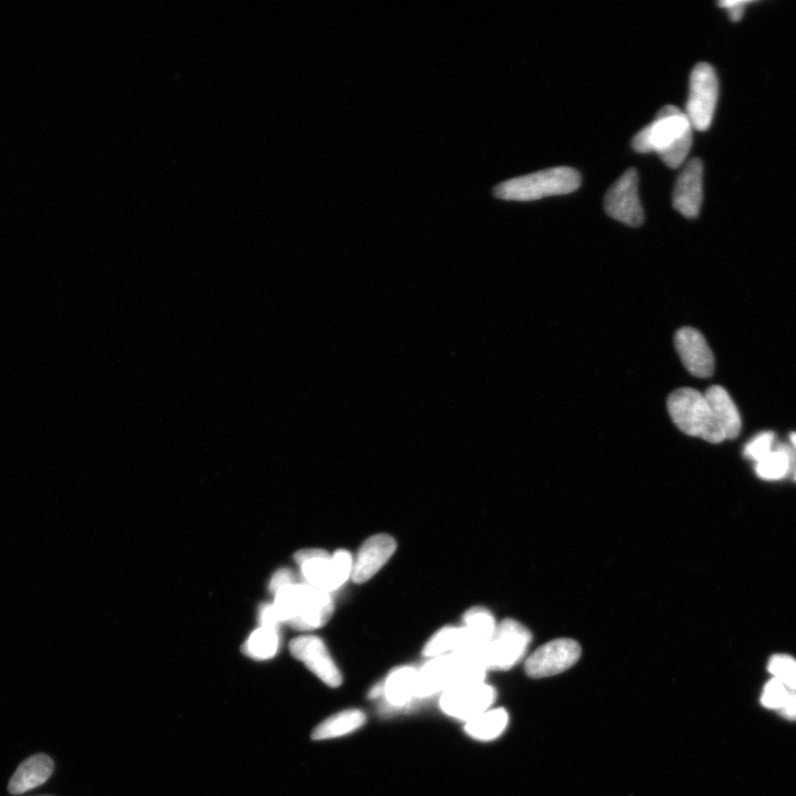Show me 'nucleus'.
<instances>
[{
  "instance_id": "0eeeda50",
  "label": "nucleus",
  "mask_w": 796,
  "mask_h": 796,
  "mask_svg": "<svg viewBox=\"0 0 796 796\" xmlns=\"http://www.w3.org/2000/svg\"><path fill=\"white\" fill-rule=\"evenodd\" d=\"M532 641L526 626L515 620H505L487 646L474 652L488 670H509L525 657Z\"/></svg>"
},
{
  "instance_id": "20e7f679",
  "label": "nucleus",
  "mask_w": 796,
  "mask_h": 796,
  "mask_svg": "<svg viewBox=\"0 0 796 796\" xmlns=\"http://www.w3.org/2000/svg\"><path fill=\"white\" fill-rule=\"evenodd\" d=\"M667 407L673 422L684 434L712 444L728 441L705 393L689 387L679 389L669 395Z\"/></svg>"
},
{
  "instance_id": "2eb2a0df",
  "label": "nucleus",
  "mask_w": 796,
  "mask_h": 796,
  "mask_svg": "<svg viewBox=\"0 0 796 796\" xmlns=\"http://www.w3.org/2000/svg\"><path fill=\"white\" fill-rule=\"evenodd\" d=\"M396 547L389 534H376L366 540L354 560L352 580L358 584L371 580L392 558Z\"/></svg>"
},
{
  "instance_id": "9d476101",
  "label": "nucleus",
  "mask_w": 796,
  "mask_h": 796,
  "mask_svg": "<svg viewBox=\"0 0 796 796\" xmlns=\"http://www.w3.org/2000/svg\"><path fill=\"white\" fill-rule=\"evenodd\" d=\"M604 207L607 214L627 226L638 227L644 222V209L638 196V175L627 170L606 193Z\"/></svg>"
},
{
  "instance_id": "f3484780",
  "label": "nucleus",
  "mask_w": 796,
  "mask_h": 796,
  "mask_svg": "<svg viewBox=\"0 0 796 796\" xmlns=\"http://www.w3.org/2000/svg\"><path fill=\"white\" fill-rule=\"evenodd\" d=\"M52 772L54 761L46 754H36L20 764L9 782L8 790L12 794H24L47 782Z\"/></svg>"
},
{
  "instance_id": "1a4fd4ad",
  "label": "nucleus",
  "mask_w": 796,
  "mask_h": 796,
  "mask_svg": "<svg viewBox=\"0 0 796 796\" xmlns=\"http://www.w3.org/2000/svg\"><path fill=\"white\" fill-rule=\"evenodd\" d=\"M581 646L570 638H559L542 645L527 659L525 669L531 678L559 675L578 663Z\"/></svg>"
},
{
  "instance_id": "aec40b11",
  "label": "nucleus",
  "mask_w": 796,
  "mask_h": 796,
  "mask_svg": "<svg viewBox=\"0 0 796 796\" xmlns=\"http://www.w3.org/2000/svg\"><path fill=\"white\" fill-rule=\"evenodd\" d=\"M795 467V453L791 445L779 444L772 452L756 465L759 478L768 481H778L793 474Z\"/></svg>"
},
{
  "instance_id": "4be33fe9",
  "label": "nucleus",
  "mask_w": 796,
  "mask_h": 796,
  "mask_svg": "<svg viewBox=\"0 0 796 796\" xmlns=\"http://www.w3.org/2000/svg\"><path fill=\"white\" fill-rule=\"evenodd\" d=\"M509 717L504 709H489L466 724V732L471 738L490 741L495 740L508 726Z\"/></svg>"
},
{
  "instance_id": "4468645a",
  "label": "nucleus",
  "mask_w": 796,
  "mask_h": 796,
  "mask_svg": "<svg viewBox=\"0 0 796 796\" xmlns=\"http://www.w3.org/2000/svg\"><path fill=\"white\" fill-rule=\"evenodd\" d=\"M704 199V164L691 159L679 174L673 194L676 211L687 218H696Z\"/></svg>"
},
{
  "instance_id": "ddd939ff",
  "label": "nucleus",
  "mask_w": 796,
  "mask_h": 796,
  "mask_svg": "<svg viewBox=\"0 0 796 796\" xmlns=\"http://www.w3.org/2000/svg\"><path fill=\"white\" fill-rule=\"evenodd\" d=\"M677 352L687 371L700 379H707L715 371V356L705 337L694 328L680 329L675 335Z\"/></svg>"
},
{
  "instance_id": "a878e982",
  "label": "nucleus",
  "mask_w": 796,
  "mask_h": 796,
  "mask_svg": "<svg viewBox=\"0 0 796 796\" xmlns=\"http://www.w3.org/2000/svg\"><path fill=\"white\" fill-rule=\"evenodd\" d=\"M775 447V435L772 432H763L757 435L750 441L745 449L743 455L753 462L759 463L762 459L766 458Z\"/></svg>"
},
{
  "instance_id": "bb28decb",
  "label": "nucleus",
  "mask_w": 796,
  "mask_h": 796,
  "mask_svg": "<svg viewBox=\"0 0 796 796\" xmlns=\"http://www.w3.org/2000/svg\"><path fill=\"white\" fill-rule=\"evenodd\" d=\"M788 694L789 691L787 687L777 678H773L766 687H764L761 703L764 707L770 709H780L785 699H787Z\"/></svg>"
},
{
  "instance_id": "6e6552de",
  "label": "nucleus",
  "mask_w": 796,
  "mask_h": 796,
  "mask_svg": "<svg viewBox=\"0 0 796 796\" xmlns=\"http://www.w3.org/2000/svg\"><path fill=\"white\" fill-rule=\"evenodd\" d=\"M719 97V82L716 71L701 62L691 72L686 117L691 127L699 132L709 130L714 120Z\"/></svg>"
},
{
  "instance_id": "c85d7f7f",
  "label": "nucleus",
  "mask_w": 796,
  "mask_h": 796,
  "mask_svg": "<svg viewBox=\"0 0 796 796\" xmlns=\"http://www.w3.org/2000/svg\"><path fill=\"white\" fill-rule=\"evenodd\" d=\"M260 626L280 628L282 624L280 616L274 604H266L260 609L259 613Z\"/></svg>"
},
{
  "instance_id": "c756f323",
  "label": "nucleus",
  "mask_w": 796,
  "mask_h": 796,
  "mask_svg": "<svg viewBox=\"0 0 796 796\" xmlns=\"http://www.w3.org/2000/svg\"><path fill=\"white\" fill-rule=\"evenodd\" d=\"M781 715L789 720H796V691L790 690L787 699L779 709Z\"/></svg>"
},
{
  "instance_id": "423d86ee",
  "label": "nucleus",
  "mask_w": 796,
  "mask_h": 796,
  "mask_svg": "<svg viewBox=\"0 0 796 796\" xmlns=\"http://www.w3.org/2000/svg\"><path fill=\"white\" fill-rule=\"evenodd\" d=\"M295 561L306 583L327 593L340 589L349 580L354 564L351 553L345 550L333 555L321 549L301 550Z\"/></svg>"
},
{
  "instance_id": "412c9836",
  "label": "nucleus",
  "mask_w": 796,
  "mask_h": 796,
  "mask_svg": "<svg viewBox=\"0 0 796 796\" xmlns=\"http://www.w3.org/2000/svg\"><path fill=\"white\" fill-rule=\"evenodd\" d=\"M366 716L361 710L351 709L340 712L323 722L313 730V740H329L339 738L364 726Z\"/></svg>"
},
{
  "instance_id": "5701e85b",
  "label": "nucleus",
  "mask_w": 796,
  "mask_h": 796,
  "mask_svg": "<svg viewBox=\"0 0 796 796\" xmlns=\"http://www.w3.org/2000/svg\"><path fill=\"white\" fill-rule=\"evenodd\" d=\"M279 646L278 628L260 626L248 637L243 646V653L255 661H268L277 655Z\"/></svg>"
},
{
  "instance_id": "6ab92c4d",
  "label": "nucleus",
  "mask_w": 796,
  "mask_h": 796,
  "mask_svg": "<svg viewBox=\"0 0 796 796\" xmlns=\"http://www.w3.org/2000/svg\"><path fill=\"white\" fill-rule=\"evenodd\" d=\"M417 670L412 667L397 668L383 684V695L387 703L395 708H402L416 698Z\"/></svg>"
},
{
  "instance_id": "7ed1b4c3",
  "label": "nucleus",
  "mask_w": 796,
  "mask_h": 796,
  "mask_svg": "<svg viewBox=\"0 0 796 796\" xmlns=\"http://www.w3.org/2000/svg\"><path fill=\"white\" fill-rule=\"evenodd\" d=\"M488 669L470 653H457L432 658L417 670L416 698L446 693L459 687L484 683Z\"/></svg>"
},
{
  "instance_id": "b1692460",
  "label": "nucleus",
  "mask_w": 796,
  "mask_h": 796,
  "mask_svg": "<svg viewBox=\"0 0 796 796\" xmlns=\"http://www.w3.org/2000/svg\"><path fill=\"white\" fill-rule=\"evenodd\" d=\"M463 645V627L448 626L438 631L424 648V655L435 658L455 654Z\"/></svg>"
},
{
  "instance_id": "cd10ccee",
  "label": "nucleus",
  "mask_w": 796,
  "mask_h": 796,
  "mask_svg": "<svg viewBox=\"0 0 796 796\" xmlns=\"http://www.w3.org/2000/svg\"><path fill=\"white\" fill-rule=\"evenodd\" d=\"M749 0H724L718 5L727 10V13L732 22H739L743 15H745L746 7L750 4Z\"/></svg>"
},
{
  "instance_id": "f8f14e48",
  "label": "nucleus",
  "mask_w": 796,
  "mask_h": 796,
  "mask_svg": "<svg viewBox=\"0 0 796 796\" xmlns=\"http://www.w3.org/2000/svg\"><path fill=\"white\" fill-rule=\"evenodd\" d=\"M289 648L292 656L305 664L324 684L332 688L342 684L340 670L321 638L311 635L300 636L290 643Z\"/></svg>"
},
{
  "instance_id": "393cba45",
  "label": "nucleus",
  "mask_w": 796,
  "mask_h": 796,
  "mask_svg": "<svg viewBox=\"0 0 796 796\" xmlns=\"http://www.w3.org/2000/svg\"><path fill=\"white\" fill-rule=\"evenodd\" d=\"M769 672L787 688L796 691V661L789 655H774L769 662Z\"/></svg>"
},
{
  "instance_id": "dca6fc26",
  "label": "nucleus",
  "mask_w": 796,
  "mask_h": 796,
  "mask_svg": "<svg viewBox=\"0 0 796 796\" xmlns=\"http://www.w3.org/2000/svg\"><path fill=\"white\" fill-rule=\"evenodd\" d=\"M494 615L485 607H473L464 615L463 646L458 653L479 651L489 644L497 630ZM457 654V653H455Z\"/></svg>"
},
{
  "instance_id": "7c9ffc66",
  "label": "nucleus",
  "mask_w": 796,
  "mask_h": 796,
  "mask_svg": "<svg viewBox=\"0 0 796 796\" xmlns=\"http://www.w3.org/2000/svg\"><path fill=\"white\" fill-rule=\"evenodd\" d=\"M790 441H791V446L793 447L795 453V467L793 471V479L796 483V433L791 434Z\"/></svg>"
},
{
  "instance_id": "9b49d317",
  "label": "nucleus",
  "mask_w": 796,
  "mask_h": 796,
  "mask_svg": "<svg viewBox=\"0 0 796 796\" xmlns=\"http://www.w3.org/2000/svg\"><path fill=\"white\" fill-rule=\"evenodd\" d=\"M496 690L480 683L446 691L441 698V708L446 715L469 721L494 705Z\"/></svg>"
},
{
  "instance_id": "39448f33",
  "label": "nucleus",
  "mask_w": 796,
  "mask_h": 796,
  "mask_svg": "<svg viewBox=\"0 0 796 796\" xmlns=\"http://www.w3.org/2000/svg\"><path fill=\"white\" fill-rule=\"evenodd\" d=\"M582 178L572 167L561 166L513 178L495 187L494 195L504 201L532 202L567 195L581 186Z\"/></svg>"
},
{
  "instance_id": "a211bd4d",
  "label": "nucleus",
  "mask_w": 796,
  "mask_h": 796,
  "mask_svg": "<svg viewBox=\"0 0 796 796\" xmlns=\"http://www.w3.org/2000/svg\"><path fill=\"white\" fill-rule=\"evenodd\" d=\"M705 396L727 439L737 438L742 427L741 416L727 390L722 386L714 385L709 387Z\"/></svg>"
},
{
  "instance_id": "f257e3e1",
  "label": "nucleus",
  "mask_w": 796,
  "mask_h": 796,
  "mask_svg": "<svg viewBox=\"0 0 796 796\" xmlns=\"http://www.w3.org/2000/svg\"><path fill=\"white\" fill-rule=\"evenodd\" d=\"M693 145V127L686 114L675 106L659 110L655 120L638 132L632 141L638 153H657L670 169L686 161Z\"/></svg>"
},
{
  "instance_id": "f03ea898",
  "label": "nucleus",
  "mask_w": 796,
  "mask_h": 796,
  "mask_svg": "<svg viewBox=\"0 0 796 796\" xmlns=\"http://www.w3.org/2000/svg\"><path fill=\"white\" fill-rule=\"evenodd\" d=\"M275 595L276 610L282 623L299 631L316 630L326 625L333 614L330 593L297 580L271 592Z\"/></svg>"
}]
</instances>
